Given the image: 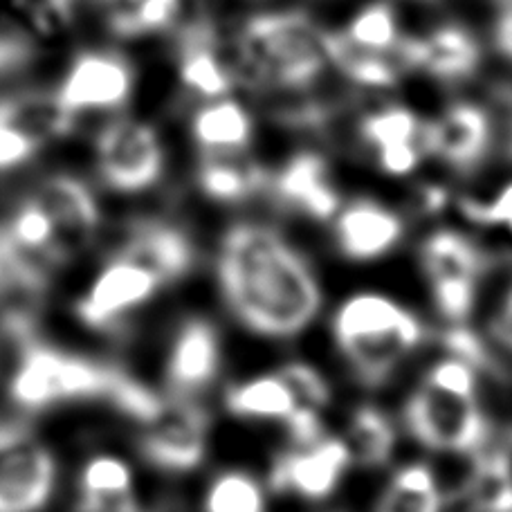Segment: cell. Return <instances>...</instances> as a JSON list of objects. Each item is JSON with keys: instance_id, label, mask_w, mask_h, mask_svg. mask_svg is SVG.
Instances as JSON below:
<instances>
[{"instance_id": "5", "label": "cell", "mask_w": 512, "mask_h": 512, "mask_svg": "<svg viewBox=\"0 0 512 512\" xmlns=\"http://www.w3.org/2000/svg\"><path fill=\"white\" fill-rule=\"evenodd\" d=\"M405 423L418 443L436 452H474L488 434L477 396L438 389L425 380L407 400Z\"/></svg>"}, {"instance_id": "32", "label": "cell", "mask_w": 512, "mask_h": 512, "mask_svg": "<svg viewBox=\"0 0 512 512\" xmlns=\"http://www.w3.org/2000/svg\"><path fill=\"white\" fill-rule=\"evenodd\" d=\"M205 512H268L259 483L245 472L216 477L205 495Z\"/></svg>"}, {"instance_id": "10", "label": "cell", "mask_w": 512, "mask_h": 512, "mask_svg": "<svg viewBox=\"0 0 512 512\" xmlns=\"http://www.w3.org/2000/svg\"><path fill=\"white\" fill-rule=\"evenodd\" d=\"M142 436V454L155 468L167 472H189L203 463L207 454L209 418L189 398H178L151 423Z\"/></svg>"}, {"instance_id": "15", "label": "cell", "mask_w": 512, "mask_h": 512, "mask_svg": "<svg viewBox=\"0 0 512 512\" xmlns=\"http://www.w3.org/2000/svg\"><path fill=\"white\" fill-rule=\"evenodd\" d=\"M34 200L52 221L54 243L63 259L93 239L99 209L95 196L79 178L52 176L39 187Z\"/></svg>"}, {"instance_id": "31", "label": "cell", "mask_w": 512, "mask_h": 512, "mask_svg": "<svg viewBox=\"0 0 512 512\" xmlns=\"http://www.w3.org/2000/svg\"><path fill=\"white\" fill-rule=\"evenodd\" d=\"M344 34L362 48L382 54H396L402 41L396 12L387 3H371L360 9Z\"/></svg>"}, {"instance_id": "34", "label": "cell", "mask_w": 512, "mask_h": 512, "mask_svg": "<svg viewBox=\"0 0 512 512\" xmlns=\"http://www.w3.org/2000/svg\"><path fill=\"white\" fill-rule=\"evenodd\" d=\"M133 472L122 459L97 456L81 472V497H115L131 495Z\"/></svg>"}, {"instance_id": "7", "label": "cell", "mask_w": 512, "mask_h": 512, "mask_svg": "<svg viewBox=\"0 0 512 512\" xmlns=\"http://www.w3.org/2000/svg\"><path fill=\"white\" fill-rule=\"evenodd\" d=\"M97 169L106 185L120 191H142L164 171V149L158 131L133 117L113 120L97 135Z\"/></svg>"}, {"instance_id": "21", "label": "cell", "mask_w": 512, "mask_h": 512, "mask_svg": "<svg viewBox=\"0 0 512 512\" xmlns=\"http://www.w3.org/2000/svg\"><path fill=\"white\" fill-rule=\"evenodd\" d=\"M75 113L63 106L57 90H23L0 97V122L9 124L34 144L66 137L75 128Z\"/></svg>"}, {"instance_id": "2", "label": "cell", "mask_w": 512, "mask_h": 512, "mask_svg": "<svg viewBox=\"0 0 512 512\" xmlns=\"http://www.w3.org/2000/svg\"><path fill=\"white\" fill-rule=\"evenodd\" d=\"M12 398L30 409L66 400L104 398L144 425L167 405L120 369L75 358L43 344L25 346L21 367L12 380Z\"/></svg>"}, {"instance_id": "6", "label": "cell", "mask_w": 512, "mask_h": 512, "mask_svg": "<svg viewBox=\"0 0 512 512\" xmlns=\"http://www.w3.org/2000/svg\"><path fill=\"white\" fill-rule=\"evenodd\" d=\"M420 263L438 313L452 324L463 322L472 313L477 283L486 268L483 252L461 232L441 230L423 243Z\"/></svg>"}, {"instance_id": "4", "label": "cell", "mask_w": 512, "mask_h": 512, "mask_svg": "<svg viewBox=\"0 0 512 512\" xmlns=\"http://www.w3.org/2000/svg\"><path fill=\"white\" fill-rule=\"evenodd\" d=\"M337 349L349 360L360 382L380 387L396 371L402 360L423 340V324L396 301L362 292L337 308L333 317Z\"/></svg>"}, {"instance_id": "27", "label": "cell", "mask_w": 512, "mask_h": 512, "mask_svg": "<svg viewBox=\"0 0 512 512\" xmlns=\"http://www.w3.org/2000/svg\"><path fill=\"white\" fill-rule=\"evenodd\" d=\"M230 414L252 420H286L297 407L290 387L281 376H259L227 391Z\"/></svg>"}, {"instance_id": "38", "label": "cell", "mask_w": 512, "mask_h": 512, "mask_svg": "<svg viewBox=\"0 0 512 512\" xmlns=\"http://www.w3.org/2000/svg\"><path fill=\"white\" fill-rule=\"evenodd\" d=\"M490 335L497 344L504 346V349L512 351V288L508 290V295L501 301L499 310L492 317L490 322Z\"/></svg>"}, {"instance_id": "8", "label": "cell", "mask_w": 512, "mask_h": 512, "mask_svg": "<svg viewBox=\"0 0 512 512\" xmlns=\"http://www.w3.org/2000/svg\"><path fill=\"white\" fill-rule=\"evenodd\" d=\"M57 477L52 454L23 429L0 427V512H36Z\"/></svg>"}, {"instance_id": "13", "label": "cell", "mask_w": 512, "mask_h": 512, "mask_svg": "<svg viewBox=\"0 0 512 512\" xmlns=\"http://www.w3.org/2000/svg\"><path fill=\"white\" fill-rule=\"evenodd\" d=\"M349 465L351 456L342 438H322L279 456L272 468V488L304 499H324L337 488Z\"/></svg>"}, {"instance_id": "20", "label": "cell", "mask_w": 512, "mask_h": 512, "mask_svg": "<svg viewBox=\"0 0 512 512\" xmlns=\"http://www.w3.org/2000/svg\"><path fill=\"white\" fill-rule=\"evenodd\" d=\"M335 239L353 261L380 259L402 239V221L376 200H355L335 221Z\"/></svg>"}, {"instance_id": "25", "label": "cell", "mask_w": 512, "mask_h": 512, "mask_svg": "<svg viewBox=\"0 0 512 512\" xmlns=\"http://www.w3.org/2000/svg\"><path fill=\"white\" fill-rule=\"evenodd\" d=\"M111 32L122 39L155 34L171 27L182 12V0H95Z\"/></svg>"}, {"instance_id": "3", "label": "cell", "mask_w": 512, "mask_h": 512, "mask_svg": "<svg viewBox=\"0 0 512 512\" xmlns=\"http://www.w3.org/2000/svg\"><path fill=\"white\" fill-rule=\"evenodd\" d=\"M239 75L261 88L304 90L331 68L326 30L295 9L254 14L236 34Z\"/></svg>"}, {"instance_id": "23", "label": "cell", "mask_w": 512, "mask_h": 512, "mask_svg": "<svg viewBox=\"0 0 512 512\" xmlns=\"http://www.w3.org/2000/svg\"><path fill=\"white\" fill-rule=\"evenodd\" d=\"M326 54L331 68L364 88H391L402 75L396 54H382L353 43L344 32L326 30Z\"/></svg>"}, {"instance_id": "35", "label": "cell", "mask_w": 512, "mask_h": 512, "mask_svg": "<svg viewBox=\"0 0 512 512\" xmlns=\"http://www.w3.org/2000/svg\"><path fill=\"white\" fill-rule=\"evenodd\" d=\"M279 376L286 380L292 396H295L297 405L301 407L322 411L328 405V400H331V391H328L326 380L310 364L290 362L288 367H283Z\"/></svg>"}, {"instance_id": "19", "label": "cell", "mask_w": 512, "mask_h": 512, "mask_svg": "<svg viewBox=\"0 0 512 512\" xmlns=\"http://www.w3.org/2000/svg\"><path fill=\"white\" fill-rule=\"evenodd\" d=\"M117 256L149 270L164 286L185 277L194 265L196 252L194 243L180 227L151 221L135 227Z\"/></svg>"}, {"instance_id": "30", "label": "cell", "mask_w": 512, "mask_h": 512, "mask_svg": "<svg viewBox=\"0 0 512 512\" xmlns=\"http://www.w3.org/2000/svg\"><path fill=\"white\" fill-rule=\"evenodd\" d=\"M468 497L474 512H512V461L506 452L481 456L468 483Z\"/></svg>"}, {"instance_id": "40", "label": "cell", "mask_w": 512, "mask_h": 512, "mask_svg": "<svg viewBox=\"0 0 512 512\" xmlns=\"http://www.w3.org/2000/svg\"><path fill=\"white\" fill-rule=\"evenodd\" d=\"M508 227H510V230H512V218H510V221H508Z\"/></svg>"}, {"instance_id": "22", "label": "cell", "mask_w": 512, "mask_h": 512, "mask_svg": "<svg viewBox=\"0 0 512 512\" xmlns=\"http://www.w3.org/2000/svg\"><path fill=\"white\" fill-rule=\"evenodd\" d=\"M178 75L182 86L207 99H221L232 93L236 84L234 70L218 52L207 27H191L180 43Z\"/></svg>"}, {"instance_id": "29", "label": "cell", "mask_w": 512, "mask_h": 512, "mask_svg": "<svg viewBox=\"0 0 512 512\" xmlns=\"http://www.w3.org/2000/svg\"><path fill=\"white\" fill-rule=\"evenodd\" d=\"M443 495L429 468L411 463L393 474L387 490L376 506V512H441Z\"/></svg>"}, {"instance_id": "36", "label": "cell", "mask_w": 512, "mask_h": 512, "mask_svg": "<svg viewBox=\"0 0 512 512\" xmlns=\"http://www.w3.org/2000/svg\"><path fill=\"white\" fill-rule=\"evenodd\" d=\"M463 212L483 225H508L512 218V182L501 187L488 203L486 200H463Z\"/></svg>"}, {"instance_id": "24", "label": "cell", "mask_w": 512, "mask_h": 512, "mask_svg": "<svg viewBox=\"0 0 512 512\" xmlns=\"http://www.w3.org/2000/svg\"><path fill=\"white\" fill-rule=\"evenodd\" d=\"M191 135L207 153H236L252 140V117L230 97L212 99L191 120Z\"/></svg>"}, {"instance_id": "17", "label": "cell", "mask_w": 512, "mask_h": 512, "mask_svg": "<svg viewBox=\"0 0 512 512\" xmlns=\"http://www.w3.org/2000/svg\"><path fill=\"white\" fill-rule=\"evenodd\" d=\"M270 185L279 203L315 221H328L340 207L331 171L317 153H299L290 158Z\"/></svg>"}, {"instance_id": "37", "label": "cell", "mask_w": 512, "mask_h": 512, "mask_svg": "<svg viewBox=\"0 0 512 512\" xmlns=\"http://www.w3.org/2000/svg\"><path fill=\"white\" fill-rule=\"evenodd\" d=\"M41 146L34 144L30 137L16 131L9 124L0 122V171L21 167Z\"/></svg>"}, {"instance_id": "16", "label": "cell", "mask_w": 512, "mask_h": 512, "mask_svg": "<svg viewBox=\"0 0 512 512\" xmlns=\"http://www.w3.org/2000/svg\"><path fill=\"white\" fill-rule=\"evenodd\" d=\"M221 369V337L203 317L187 319L173 340L167 382L178 398L203 391Z\"/></svg>"}, {"instance_id": "14", "label": "cell", "mask_w": 512, "mask_h": 512, "mask_svg": "<svg viewBox=\"0 0 512 512\" xmlns=\"http://www.w3.org/2000/svg\"><path fill=\"white\" fill-rule=\"evenodd\" d=\"M160 286L162 283L149 270L115 256L95 279L88 295L81 299L79 315L90 326L108 328L128 310L149 301Z\"/></svg>"}, {"instance_id": "33", "label": "cell", "mask_w": 512, "mask_h": 512, "mask_svg": "<svg viewBox=\"0 0 512 512\" xmlns=\"http://www.w3.org/2000/svg\"><path fill=\"white\" fill-rule=\"evenodd\" d=\"M5 230L18 245H23V248L39 254H48L50 259L57 263L63 261V256L57 250V243H54L52 221L48 214L36 205V200H30V203H25L18 209L12 223L5 225Z\"/></svg>"}, {"instance_id": "11", "label": "cell", "mask_w": 512, "mask_h": 512, "mask_svg": "<svg viewBox=\"0 0 512 512\" xmlns=\"http://www.w3.org/2000/svg\"><path fill=\"white\" fill-rule=\"evenodd\" d=\"M396 57L405 70L443 81L472 77L481 66V45L461 25H441L423 36H402Z\"/></svg>"}, {"instance_id": "26", "label": "cell", "mask_w": 512, "mask_h": 512, "mask_svg": "<svg viewBox=\"0 0 512 512\" xmlns=\"http://www.w3.org/2000/svg\"><path fill=\"white\" fill-rule=\"evenodd\" d=\"M198 185L218 203H241L265 185V173L252 162L236 160L234 153H209L200 164Z\"/></svg>"}, {"instance_id": "18", "label": "cell", "mask_w": 512, "mask_h": 512, "mask_svg": "<svg viewBox=\"0 0 512 512\" xmlns=\"http://www.w3.org/2000/svg\"><path fill=\"white\" fill-rule=\"evenodd\" d=\"M362 140L378 155L391 176H405L418 167L423 153V124L405 106H389L367 115L360 126Z\"/></svg>"}, {"instance_id": "39", "label": "cell", "mask_w": 512, "mask_h": 512, "mask_svg": "<svg viewBox=\"0 0 512 512\" xmlns=\"http://www.w3.org/2000/svg\"><path fill=\"white\" fill-rule=\"evenodd\" d=\"M495 43L504 57L512 59V0H501L495 23Z\"/></svg>"}, {"instance_id": "12", "label": "cell", "mask_w": 512, "mask_h": 512, "mask_svg": "<svg viewBox=\"0 0 512 512\" xmlns=\"http://www.w3.org/2000/svg\"><path fill=\"white\" fill-rule=\"evenodd\" d=\"M492 144V122L481 106L461 102L447 108L432 124H423V151L454 169H474Z\"/></svg>"}, {"instance_id": "9", "label": "cell", "mask_w": 512, "mask_h": 512, "mask_svg": "<svg viewBox=\"0 0 512 512\" xmlns=\"http://www.w3.org/2000/svg\"><path fill=\"white\" fill-rule=\"evenodd\" d=\"M133 86L135 70L124 54L88 50L72 59L57 95L75 115L84 111H113L131 99Z\"/></svg>"}, {"instance_id": "28", "label": "cell", "mask_w": 512, "mask_h": 512, "mask_svg": "<svg viewBox=\"0 0 512 512\" xmlns=\"http://www.w3.org/2000/svg\"><path fill=\"white\" fill-rule=\"evenodd\" d=\"M344 443L351 463H358L362 468H380L391 459L396 447V429L380 409L360 407L355 409Z\"/></svg>"}, {"instance_id": "1", "label": "cell", "mask_w": 512, "mask_h": 512, "mask_svg": "<svg viewBox=\"0 0 512 512\" xmlns=\"http://www.w3.org/2000/svg\"><path fill=\"white\" fill-rule=\"evenodd\" d=\"M218 283L232 315L265 337H292L317 317V274L286 236L263 223H236L218 250Z\"/></svg>"}]
</instances>
